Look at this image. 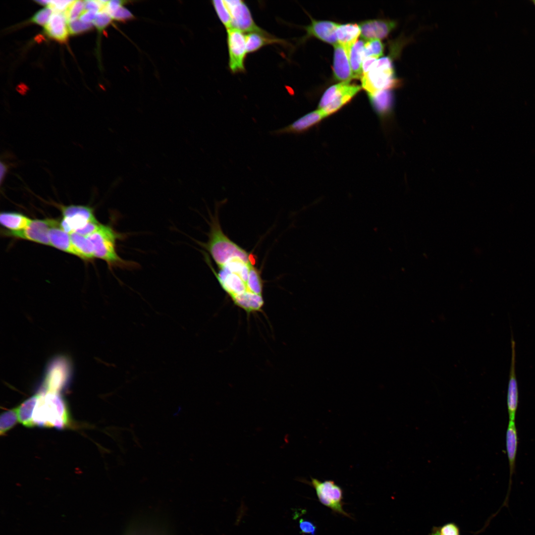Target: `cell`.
I'll use <instances>...</instances> for the list:
<instances>
[{
  "instance_id": "cell-24",
  "label": "cell",
  "mask_w": 535,
  "mask_h": 535,
  "mask_svg": "<svg viewBox=\"0 0 535 535\" xmlns=\"http://www.w3.org/2000/svg\"><path fill=\"white\" fill-rule=\"evenodd\" d=\"M32 220L24 215L14 212H2L0 214V222L9 231H19L26 228Z\"/></svg>"
},
{
  "instance_id": "cell-15",
  "label": "cell",
  "mask_w": 535,
  "mask_h": 535,
  "mask_svg": "<svg viewBox=\"0 0 535 535\" xmlns=\"http://www.w3.org/2000/svg\"><path fill=\"white\" fill-rule=\"evenodd\" d=\"M338 25L330 21L312 20L311 23L305 29L309 36L315 37L335 46L338 44L336 31Z\"/></svg>"
},
{
  "instance_id": "cell-7",
  "label": "cell",
  "mask_w": 535,
  "mask_h": 535,
  "mask_svg": "<svg viewBox=\"0 0 535 535\" xmlns=\"http://www.w3.org/2000/svg\"><path fill=\"white\" fill-rule=\"evenodd\" d=\"M227 44L228 51V66L233 73L245 71V61L248 54L246 35L238 29H227Z\"/></svg>"
},
{
  "instance_id": "cell-18",
  "label": "cell",
  "mask_w": 535,
  "mask_h": 535,
  "mask_svg": "<svg viewBox=\"0 0 535 535\" xmlns=\"http://www.w3.org/2000/svg\"><path fill=\"white\" fill-rule=\"evenodd\" d=\"M44 31L50 38L60 42H65L69 31L63 12H54L44 26Z\"/></svg>"
},
{
  "instance_id": "cell-16",
  "label": "cell",
  "mask_w": 535,
  "mask_h": 535,
  "mask_svg": "<svg viewBox=\"0 0 535 535\" xmlns=\"http://www.w3.org/2000/svg\"><path fill=\"white\" fill-rule=\"evenodd\" d=\"M333 70L334 76L338 81L349 82L353 78L348 53L338 44L334 46Z\"/></svg>"
},
{
  "instance_id": "cell-19",
  "label": "cell",
  "mask_w": 535,
  "mask_h": 535,
  "mask_svg": "<svg viewBox=\"0 0 535 535\" xmlns=\"http://www.w3.org/2000/svg\"><path fill=\"white\" fill-rule=\"evenodd\" d=\"M49 236L51 246L80 257L72 243L70 234L61 228L58 222L50 229Z\"/></svg>"
},
{
  "instance_id": "cell-3",
  "label": "cell",
  "mask_w": 535,
  "mask_h": 535,
  "mask_svg": "<svg viewBox=\"0 0 535 535\" xmlns=\"http://www.w3.org/2000/svg\"><path fill=\"white\" fill-rule=\"evenodd\" d=\"M92 244L94 257L106 261L110 267L131 268L135 263L122 259L117 253L116 242L122 235L108 225L101 224L94 233L87 237Z\"/></svg>"
},
{
  "instance_id": "cell-20",
  "label": "cell",
  "mask_w": 535,
  "mask_h": 535,
  "mask_svg": "<svg viewBox=\"0 0 535 535\" xmlns=\"http://www.w3.org/2000/svg\"><path fill=\"white\" fill-rule=\"evenodd\" d=\"M518 443V434L515 421L509 420L506 433V446L509 466L510 482L515 469Z\"/></svg>"
},
{
  "instance_id": "cell-13",
  "label": "cell",
  "mask_w": 535,
  "mask_h": 535,
  "mask_svg": "<svg viewBox=\"0 0 535 535\" xmlns=\"http://www.w3.org/2000/svg\"><path fill=\"white\" fill-rule=\"evenodd\" d=\"M396 25V22L392 20L373 19L361 22L359 27L362 38L371 40L386 38Z\"/></svg>"
},
{
  "instance_id": "cell-23",
  "label": "cell",
  "mask_w": 535,
  "mask_h": 535,
  "mask_svg": "<svg viewBox=\"0 0 535 535\" xmlns=\"http://www.w3.org/2000/svg\"><path fill=\"white\" fill-rule=\"evenodd\" d=\"M365 42L360 39L353 45L349 53V59L353 78H360L363 75L362 64Z\"/></svg>"
},
{
  "instance_id": "cell-2",
  "label": "cell",
  "mask_w": 535,
  "mask_h": 535,
  "mask_svg": "<svg viewBox=\"0 0 535 535\" xmlns=\"http://www.w3.org/2000/svg\"><path fill=\"white\" fill-rule=\"evenodd\" d=\"M33 422L34 426L44 428L62 429L68 427L69 416L67 406L58 392L39 394Z\"/></svg>"
},
{
  "instance_id": "cell-12",
  "label": "cell",
  "mask_w": 535,
  "mask_h": 535,
  "mask_svg": "<svg viewBox=\"0 0 535 535\" xmlns=\"http://www.w3.org/2000/svg\"><path fill=\"white\" fill-rule=\"evenodd\" d=\"M511 360L507 394L509 419L515 421L519 403V391L516 373V343L511 332Z\"/></svg>"
},
{
  "instance_id": "cell-26",
  "label": "cell",
  "mask_w": 535,
  "mask_h": 535,
  "mask_svg": "<svg viewBox=\"0 0 535 535\" xmlns=\"http://www.w3.org/2000/svg\"><path fill=\"white\" fill-rule=\"evenodd\" d=\"M69 234L72 243L79 253L80 258L91 259L95 258L92 244L87 237L76 232Z\"/></svg>"
},
{
  "instance_id": "cell-21",
  "label": "cell",
  "mask_w": 535,
  "mask_h": 535,
  "mask_svg": "<svg viewBox=\"0 0 535 535\" xmlns=\"http://www.w3.org/2000/svg\"><path fill=\"white\" fill-rule=\"evenodd\" d=\"M336 33L338 44L343 46L349 54L351 48L361 34L359 25L353 23L339 24Z\"/></svg>"
},
{
  "instance_id": "cell-31",
  "label": "cell",
  "mask_w": 535,
  "mask_h": 535,
  "mask_svg": "<svg viewBox=\"0 0 535 535\" xmlns=\"http://www.w3.org/2000/svg\"><path fill=\"white\" fill-rule=\"evenodd\" d=\"M106 4L102 9L97 13L93 22V25L99 30H102L106 27L109 24L111 19H113L111 15L106 9Z\"/></svg>"
},
{
  "instance_id": "cell-36",
  "label": "cell",
  "mask_w": 535,
  "mask_h": 535,
  "mask_svg": "<svg viewBox=\"0 0 535 535\" xmlns=\"http://www.w3.org/2000/svg\"><path fill=\"white\" fill-rule=\"evenodd\" d=\"M73 0H50L49 6L54 12H64Z\"/></svg>"
},
{
  "instance_id": "cell-39",
  "label": "cell",
  "mask_w": 535,
  "mask_h": 535,
  "mask_svg": "<svg viewBox=\"0 0 535 535\" xmlns=\"http://www.w3.org/2000/svg\"><path fill=\"white\" fill-rule=\"evenodd\" d=\"M377 58L368 57L364 58L362 64L363 74L367 73L376 61Z\"/></svg>"
},
{
  "instance_id": "cell-29",
  "label": "cell",
  "mask_w": 535,
  "mask_h": 535,
  "mask_svg": "<svg viewBox=\"0 0 535 535\" xmlns=\"http://www.w3.org/2000/svg\"><path fill=\"white\" fill-rule=\"evenodd\" d=\"M384 48L383 44L378 39L371 40L368 41L365 45L364 58L368 57L377 58L383 55Z\"/></svg>"
},
{
  "instance_id": "cell-33",
  "label": "cell",
  "mask_w": 535,
  "mask_h": 535,
  "mask_svg": "<svg viewBox=\"0 0 535 535\" xmlns=\"http://www.w3.org/2000/svg\"><path fill=\"white\" fill-rule=\"evenodd\" d=\"M53 10L48 6L38 11L32 18L31 21L37 24L44 26L49 21Z\"/></svg>"
},
{
  "instance_id": "cell-11",
  "label": "cell",
  "mask_w": 535,
  "mask_h": 535,
  "mask_svg": "<svg viewBox=\"0 0 535 535\" xmlns=\"http://www.w3.org/2000/svg\"><path fill=\"white\" fill-rule=\"evenodd\" d=\"M327 116L321 109L312 111L303 115L288 125L272 131L270 134L280 135L286 134L304 133L319 125Z\"/></svg>"
},
{
  "instance_id": "cell-4",
  "label": "cell",
  "mask_w": 535,
  "mask_h": 535,
  "mask_svg": "<svg viewBox=\"0 0 535 535\" xmlns=\"http://www.w3.org/2000/svg\"><path fill=\"white\" fill-rule=\"evenodd\" d=\"M362 86L368 94L392 89L400 85L401 81L395 75L392 58L385 56L377 59L372 68L363 74Z\"/></svg>"
},
{
  "instance_id": "cell-5",
  "label": "cell",
  "mask_w": 535,
  "mask_h": 535,
  "mask_svg": "<svg viewBox=\"0 0 535 535\" xmlns=\"http://www.w3.org/2000/svg\"><path fill=\"white\" fill-rule=\"evenodd\" d=\"M361 87L349 82H341L328 88L319 102L321 109L327 117L339 110L360 91Z\"/></svg>"
},
{
  "instance_id": "cell-37",
  "label": "cell",
  "mask_w": 535,
  "mask_h": 535,
  "mask_svg": "<svg viewBox=\"0 0 535 535\" xmlns=\"http://www.w3.org/2000/svg\"><path fill=\"white\" fill-rule=\"evenodd\" d=\"M441 535H460L459 527L453 523H447L439 527Z\"/></svg>"
},
{
  "instance_id": "cell-17",
  "label": "cell",
  "mask_w": 535,
  "mask_h": 535,
  "mask_svg": "<svg viewBox=\"0 0 535 535\" xmlns=\"http://www.w3.org/2000/svg\"><path fill=\"white\" fill-rule=\"evenodd\" d=\"M64 362L58 360L51 366L46 377L44 387L46 392H58L66 384L68 375Z\"/></svg>"
},
{
  "instance_id": "cell-40",
  "label": "cell",
  "mask_w": 535,
  "mask_h": 535,
  "mask_svg": "<svg viewBox=\"0 0 535 535\" xmlns=\"http://www.w3.org/2000/svg\"><path fill=\"white\" fill-rule=\"evenodd\" d=\"M428 535H441L439 531V527H434L432 532Z\"/></svg>"
},
{
  "instance_id": "cell-38",
  "label": "cell",
  "mask_w": 535,
  "mask_h": 535,
  "mask_svg": "<svg viewBox=\"0 0 535 535\" xmlns=\"http://www.w3.org/2000/svg\"><path fill=\"white\" fill-rule=\"evenodd\" d=\"M98 12L93 10H84L79 19L84 23H93Z\"/></svg>"
},
{
  "instance_id": "cell-6",
  "label": "cell",
  "mask_w": 535,
  "mask_h": 535,
  "mask_svg": "<svg viewBox=\"0 0 535 535\" xmlns=\"http://www.w3.org/2000/svg\"><path fill=\"white\" fill-rule=\"evenodd\" d=\"M311 480L308 482L314 488L318 499L322 504L334 512L351 518L350 515L343 510V492L339 485L332 480L320 481L312 477Z\"/></svg>"
},
{
  "instance_id": "cell-35",
  "label": "cell",
  "mask_w": 535,
  "mask_h": 535,
  "mask_svg": "<svg viewBox=\"0 0 535 535\" xmlns=\"http://www.w3.org/2000/svg\"><path fill=\"white\" fill-rule=\"evenodd\" d=\"M299 526L302 534L310 535H316L317 527L311 521L301 519L299 521Z\"/></svg>"
},
{
  "instance_id": "cell-25",
  "label": "cell",
  "mask_w": 535,
  "mask_h": 535,
  "mask_svg": "<svg viewBox=\"0 0 535 535\" xmlns=\"http://www.w3.org/2000/svg\"><path fill=\"white\" fill-rule=\"evenodd\" d=\"M38 398L39 394H37L24 401L16 408L19 422L26 427L34 426L32 415Z\"/></svg>"
},
{
  "instance_id": "cell-10",
  "label": "cell",
  "mask_w": 535,
  "mask_h": 535,
  "mask_svg": "<svg viewBox=\"0 0 535 535\" xmlns=\"http://www.w3.org/2000/svg\"><path fill=\"white\" fill-rule=\"evenodd\" d=\"M57 221L53 219H34L24 229L19 231L6 230L4 235L50 245L49 232Z\"/></svg>"
},
{
  "instance_id": "cell-34",
  "label": "cell",
  "mask_w": 535,
  "mask_h": 535,
  "mask_svg": "<svg viewBox=\"0 0 535 535\" xmlns=\"http://www.w3.org/2000/svg\"><path fill=\"white\" fill-rule=\"evenodd\" d=\"M101 225V224L99 223L96 219L92 220L75 232L84 236L88 237L96 232L99 228Z\"/></svg>"
},
{
  "instance_id": "cell-41",
  "label": "cell",
  "mask_w": 535,
  "mask_h": 535,
  "mask_svg": "<svg viewBox=\"0 0 535 535\" xmlns=\"http://www.w3.org/2000/svg\"><path fill=\"white\" fill-rule=\"evenodd\" d=\"M530 1H531L532 2H533V4H534V5L535 6V0H531Z\"/></svg>"
},
{
  "instance_id": "cell-22",
  "label": "cell",
  "mask_w": 535,
  "mask_h": 535,
  "mask_svg": "<svg viewBox=\"0 0 535 535\" xmlns=\"http://www.w3.org/2000/svg\"><path fill=\"white\" fill-rule=\"evenodd\" d=\"M246 47L248 53H255L263 47L270 44H285L286 42L268 32L261 33H249L246 35Z\"/></svg>"
},
{
  "instance_id": "cell-32",
  "label": "cell",
  "mask_w": 535,
  "mask_h": 535,
  "mask_svg": "<svg viewBox=\"0 0 535 535\" xmlns=\"http://www.w3.org/2000/svg\"><path fill=\"white\" fill-rule=\"evenodd\" d=\"M93 25V23H84L77 19L68 23L69 33L72 35L80 34L89 30Z\"/></svg>"
},
{
  "instance_id": "cell-27",
  "label": "cell",
  "mask_w": 535,
  "mask_h": 535,
  "mask_svg": "<svg viewBox=\"0 0 535 535\" xmlns=\"http://www.w3.org/2000/svg\"><path fill=\"white\" fill-rule=\"evenodd\" d=\"M212 3L215 11L222 24L226 29L231 28V17L225 1L215 0H213Z\"/></svg>"
},
{
  "instance_id": "cell-30",
  "label": "cell",
  "mask_w": 535,
  "mask_h": 535,
  "mask_svg": "<svg viewBox=\"0 0 535 535\" xmlns=\"http://www.w3.org/2000/svg\"><path fill=\"white\" fill-rule=\"evenodd\" d=\"M85 10L84 1L73 0L72 2L63 12L67 23L71 21L77 19Z\"/></svg>"
},
{
  "instance_id": "cell-14",
  "label": "cell",
  "mask_w": 535,
  "mask_h": 535,
  "mask_svg": "<svg viewBox=\"0 0 535 535\" xmlns=\"http://www.w3.org/2000/svg\"><path fill=\"white\" fill-rule=\"evenodd\" d=\"M368 95L374 110L384 123L392 114L394 100L393 92L386 89Z\"/></svg>"
},
{
  "instance_id": "cell-9",
  "label": "cell",
  "mask_w": 535,
  "mask_h": 535,
  "mask_svg": "<svg viewBox=\"0 0 535 535\" xmlns=\"http://www.w3.org/2000/svg\"><path fill=\"white\" fill-rule=\"evenodd\" d=\"M62 219L60 226L70 234L84 227L88 222L96 219L93 210L89 207L70 205L61 207Z\"/></svg>"
},
{
  "instance_id": "cell-8",
  "label": "cell",
  "mask_w": 535,
  "mask_h": 535,
  "mask_svg": "<svg viewBox=\"0 0 535 535\" xmlns=\"http://www.w3.org/2000/svg\"><path fill=\"white\" fill-rule=\"evenodd\" d=\"M224 1L231 15L232 28L249 33H267L255 22L250 10L244 1L241 0Z\"/></svg>"
},
{
  "instance_id": "cell-1",
  "label": "cell",
  "mask_w": 535,
  "mask_h": 535,
  "mask_svg": "<svg viewBox=\"0 0 535 535\" xmlns=\"http://www.w3.org/2000/svg\"><path fill=\"white\" fill-rule=\"evenodd\" d=\"M254 255L244 250L223 258L216 271L209 264L220 286L233 304L247 315L262 312L265 304L264 281L255 266Z\"/></svg>"
},
{
  "instance_id": "cell-28",
  "label": "cell",
  "mask_w": 535,
  "mask_h": 535,
  "mask_svg": "<svg viewBox=\"0 0 535 535\" xmlns=\"http://www.w3.org/2000/svg\"><path fill=\"white\" fill-rule=\"evenodd\" d=\"M18 419L16 409H11L3 412L0 416V433L4 435L16 423Z\"/></svg>"
}]
</instances>
